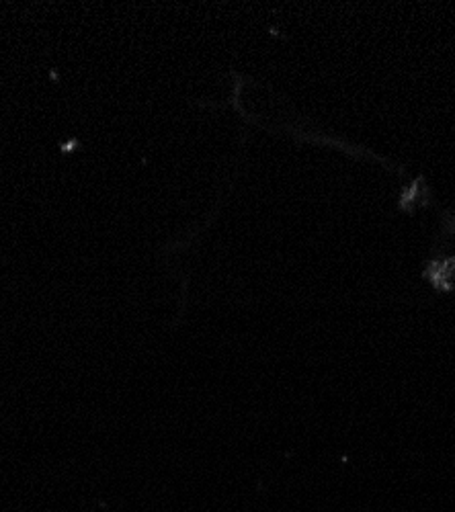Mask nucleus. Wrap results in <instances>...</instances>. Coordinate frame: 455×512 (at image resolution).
<instances>
[{
    "mask_svg": "<svg viewBox=\"0 0 455 512\" xmlns=\"http://www.w3.org/2000/svg\"><path fill=\"white\" fill-rule=\"evenodd\" d=\"M427 277L435 283L439 289H451L455 287V259L447 256V259H439L429 265Z\"/></svg>",
    "mask_w": 455,
    "mask_h": 512,
    "instance_id": "obj_1",
    "label": "nucleus"
},
{
    "mask_svg": "<svg viewBox=\"0 0 455 512\" xmlns=\"http://www.w3.org/2000/svg\"><path fill=\"white\" fill-rule=\"evenodd\" d=\"M423 185H425V181L419 179L415 185L408 187V193H406V197H404L402 203H404V205H415V203L423 205V203L427 201V189H425Z\"/></svg>",
    "mask_w": 455,
    "mask_h": 512,
    "instance_id": "obj_2",
    "label": "nucleus"
}]
</instances>
